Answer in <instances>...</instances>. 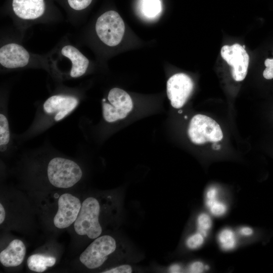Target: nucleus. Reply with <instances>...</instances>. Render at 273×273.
I'll return each mask as SVG.
<instances>
[{
  "label": "nucleus",
  "instance_id": "1",
  "mask_svg": "<svg viewBox=\"0 0 273 273\" xmlns=\"http://www.w3.org/2000/svg\"><path fill=\"white\" fill-rule=\"evenodd\" d=\"M47 176L49 182L58 188H69L81 178L82 171L75 161L60 157L52 158L47 167Z\"/></svg>",
  "mask_w": 273,
  "mask_h": 273
},
{
  "label": "nucleus",
  "instance_id": "2",
  "mask_svg": "<svg viewBox=\"0 0 273 273\" xmlns=\"http://www.w3.org/2000/svg\"><path fill=\"white\" fill-rule=\"evenodd\" d=\"M100 206L94 197L86 198L81 204L78 216L74 222L75 232L80 236H86L95 239L102 234V229L99 221Z\"/></svg>",
  "mask_w": 273,
  "mask_h": 273
},
{
  "label": "nucleus",
  "instance_id": "3",
  "mask_svg": "<svg viewBox=\"0 0 273 273\" xmlns=\"http://www.w3.org/2000/svg\"><path fill=\"white\" fill-rule=\"evenodd\" d=\"M95 28L98 36L104 43L109 47H114L121 42L125 25L119 14L115 11L110 10L98 18Z\"/></svg>",
  "mask_w": 273,
  "mask_h": 273
},
{
  "label": "nucleus",
  "instance_id": "4",
  "mask_svg": "<svg viewBox=\"0 0 273 273\" xmlns=\"http://www.w3.org/2000/svg\"><path fill=\"white\" fill-rule=\"evenodd\" d=\"M188 135L191 142L197 145L215 143L223 138L219 125L214 119L202 114L196 115L191 119Z\"/></svg>",
  "mask_w": 273,
  "mask_h": 273
},
{
  "label": "nucleus",
  "instance_id": "5",
  "mask_svg": "<svg viewBox=\"0 0 273 273\" xmlns=\"http://www.w3.org/2000/svg\"><path fill=\"white\" fill-rule=\"evenodd\" d=\"M115 239L109 235L99 237L80 254L79 260L89 269L100 267L116 249Z\"/></svg>",
  "mask_w": 273,
  "mask_h": 273
},
{
  "label": "nucleus",
  "instance_id": "6",
  "mask_svg": "<svg viewBox=\"0 0 273 273\" xmlns=\"http://www.w3.org/2000/svg\"><path fill=\"white\" fill-rule=\"evenodd\" d=\"M108 103H103V115L108 122H113L124 118L131 111L132 100L124 90L117 87L112 88L108 95Z\"/></svg>",
  "mask_w": 273,
  "mask_h": 273
},
{
  "label": "nucleus",
  "instance_id": "7",
  "mask_svg": "<svg viewBox=\"0 0 273 273\" xmlns=\"http://www.w3.org/2000/svg\"><path fill=\"white\" fill-rule=\"evenodd\" d=\"M220 54L222 58L232 67L231 73L234 79L241 81L244 79L249 65V57L242 46L235 43L222 47Z\"/></svg>",
  "mask_w": 273,
  "mask_h": 273
},
{
  "label": "nucleus",
  "instance_id": "8",
  "mask_svg": "<svg viewBox=\"0 0 273 273\" xmlns=\"http://www.w3.org/2000/svg\"><path fill=\"white\" fill-rule=\"evenodd\" d=\"M194 87L192 79L183 73L171 76L167 82V94L171 106L180 108L186 103Z\"/></svg>",
  "mask_w": 273,
  "mask_h": 273
},
{
  "label": "nucleus",
  "instance_id": "9",
  "mask_svg": "<svg viewBox=\"0 0 273 273\" xmlns=\"http://www.w3.org/2000/svg\"><path fill=\"white\" fill-rule=\"evenodd\" d=\"M81 204L79 199L72 194L61 195L58 201V211L53 219L55 226L61 229L70 226L76 220Z\"/></svg>",
  "mask_w": 273,
  "mask_h": 273
},
{
  "label": "nucleus",
  "instance_id": "10",
  "mask_svg": "<svg viewBox=\"0 0 273 273\" xmlns=\"http://www.w3.org/2000/svg\"><path fill=\"white\" fill-rule=\"evenodd\" d=\"M30 58L29 52L18 43H9L0 49V64L6 68L25 67L29 63Z\"/></svg>",
  "mask_w": 273,
  "mask_h": 273
},
{
  "label": "nucleus",
  "instance_id": "11",
  "mask_svg": "<svg viewBox=\"0 0 273 273\" xmlns=\"http://www.w3.org/2000/svg\"><path fill=\"white\" fill-rule=\"evenodd\" d=\"M78 99L73 96L57 95L47 99L43 104L44 111L54 115V119L59 121L64 118L77 106Z\"/></svg>",
  "mask_w": 273,
  "mask_h": 273
},
{
  "label": "nucleus",
  "instance_id": "12",
  "mask_svg": "<svg viewBox=\"0 0 273 273\" xmlns=\"http://www.w3.org/2000/svg\"><path fill=\"white\" fill-rule=\"evenodd\" d=\"M12 8L15 15L26 20L41 17L45 12L44 0H13Z\"/></svg>",
  "mask_w": 273,
  "mask_h": 273
},
{
  "label": "nucleus",
  "instance_id": "13",
  "mask_svg": "<svg viewBox=\"0 0 273 273\" xmlns=\"http://www.w3.org/2000/svg\"><path fill=\"white\" fill-rule=\"evenodd\" d=\"M26 247L20 240H12L0 253V262L6 267H15L21 264L26 254Z\"/></svg>",
  "mask_w": 273,
  "mask_h": 273
},
{
  "label": "nucleus",
  "instance_id": "14",
  "mask_svg": "<svg viewBox=\"0 0 273 273\" xmlns=\"http://www.w3.org/2000/svg\"><path fill=\"white\" fill-rule=\"evenodd\" d=\"M61 52L63 56L71 62L70 72L71 77H79L86 72L89 65V60L77 48L71 45H66L62 48Z\"/></svg>",
  "mask_w": 273,
  "mask_h": 273
},
{
  "label": "nucleus",
  "instance_id": "15",
  "mask_svg": "<svg viewBox=\"0 0 273 273\" xmlns=\"http://www.w3.org/2000/svg\"><path fill=\"white\" fill-rule=\"evenodd\" d=\"M56 258L42 254H35L30 256L27 260V264L32 271L42 272L48 267L53 266L56 263Z\"/></svg>",
  "mask_w": 273,
  "mask_h": 273
},
{
  "label": "nucleus",
  "instance_id": "16",
  "mask_svg": "<svg viewBox=\"0 0 273 273\" xmlns=\"http://www.w3.org/2000/svg\"><path fill=\"white\" fill-rule=\"evenodd\" d=\"M218 241L222 249L226 251L234 249L237 243L234 232L228 228L223 229L219 233Z\"/></svg>",
  "mask_w": 273,
  "mask_h": 273
},
{
  "label": "nucleus",
  "instance_id": "17",
  "mask_svg": "<svg viewBox=\"0 0 273 273\" xmlns=\"http://www.w3.org/2000/svg\"><path fill=\"white\" fill-rule=\"evenodd\" d=\"M10 140V131L8 119L3 113L0 114V151L5 152Z\"/></svg>",
  "mask_w": 273,
  "mask_h": 273
},
{
  "label": "nucleus",
  "instance_id": "18",
  "mask_svg": "<svg viewBox=\"0 0 273 273\" xmlns=\"http://www.w3.org/2000/svg\"><path fill=\"white\" fill-rule=\"evenodd\" d=\"M142 10L144 15L148 17H155L161 12V2L160 0H143Z\"/></svg>",
  "mask_w": 273,
  "mask_h": 273
},
{
  "label": "nucleus",
  "instance_id": "19",
  "mask_svg": "<svg viewBox=\"0 0 273 273\" xmlns=\"http://www.w3.org/2000/svg\"><path fill=\"white\" fill-rule=\"evenodd\" d=\"M197 226L198 232L205 237L212 226V220L210 216L204 213L200 214L197 218Z\"/></svg>",
  "mask_w": 273,
  "mask_h": 273
},
{
  "label": "nucleus",
  "instance_id": "20",
  "mask_svg": "<svg viewBox=\"0 0 273 273\" xmlns=\"http://www.w3.org/2000/svg\"><path fill=\"white\" fill-rule=\"evenodd\" d=\"M206 204L211 213L216 216L223 215L226 211V206L225 204L217 200V198L206 201Z\"/></svg>",
  "mask_w": 273,
  "mask_h": 273
},
{
  "label": "nucleus",
  "instance_id": "21",
  "mask_svg": "<svg viewBox=\"0 0 273 273\" xmlns=\"http://www.w3.org/2000/svg\"><path fill=\"white\" fill-rule=\"evenodd\" d=\"M204 236L198 232L191 236L187 241V246L192 249L200 247L204 242Z\"/></svg>",
  "mask_w": 273,
  "mask_h": 273
},
{
  "label": "nucleus",
  "instance_id": "22",
  "mask_svg": "<svg viewBox=\"0 0 273 273\" xmlns=\"http://www.w3.org/2000/svg\"><path fill=\"white\" fill-rule=\"evenodd\" d=\"M70 7L73 10L80 11L86 8L92 0H67Z\"/></svg>",
  "mask_w": 273,
  "mask_h": 273
},
{
  "label": "nucleus",
  "instance_id": "23",
  "mask_svg": "<svg viewBox=\"0 0 273 273\" xmlns=\"http://www.w3.org/2000/svg\"><path fill=\"white\" fill-rule=\"evenodd\" d=\"M266 67L263 71V76L267 79L273 78V59H266L264 61Z\"/></svg>",
  "mask_w": 273,
  "mask_h": 273
},
{
  "label": "nucleus",
  "instance_id": "24",
  "mask_svg": "<svg viewBox=\"0 0 273 273\" xmlns=\"http://www.w3.org/2000/svg\"><path fill=\"white\" fill-rule=\"evenodd\" d=\"M132 268L129 265H122L103 271L104 273H130Z\"/></svg>",
  "mask_w": 273,
  "mask_h": 273
},
{
  "label": "nucleus",
  "instance_id": "25",
  "mask_svg": "<svg viewBox=\"0 0 273 273\" xmlns=\"http://www.w3.org/2000/svg\"><path fill=\"white\" fill-rule=\"evenodd\" d=\"M205 266H204L202 262L200 261H196L192 263L189 269V271L190 272L198 273L202 272Z\"/></svg>",
  "mask_w": 273,
  "mask_h": 273
},
{
  "label": "nucleus",
  "instance_id": "26",
  "mask_svg": "<svg viewBox=\"0 0 273 273\" xmlns=\"http://www.w3.org/2000/svg\"><path fill=\"white\" fill-rule=\"evenodd\" d=\"M218 190L214 187L210 188L206 193V201H211L217 198Z\"/></svg>",
  "mask_w": 273,
  "mask_h": 273
},
{
  "label": "nucleus",
  "instance_id": "27",
  "mask_svg": "<svg viewBox=\"0 0 273 273\" xmlns=\"http://www.w3.org/2000/svg\"><path fill=\"white\" fill-rule=\"evenodd\" d=\"M240 232L243 236H249L252 234L253 231L250 228L245 226L242 228L240 230Z\"/></svg>",
  "mask_w": 273,
  "mask_h": 273
},
{
  "label": "nucleus",
  "instance_id": "28",
  "mask_svg": "<svg viewBox=\"0 0 273 273\" xmlns=\"http://www.w3.org/2000/svg\"><path fill=\"white\" fill-rule=\"evenodd\" d=\"M6 217L5 209L2 203H0V224H2Z\"/></svg>",
  "mask_w": 273,
  "mask_h": 273
},
{
  "label": "nucleus",
  "instance_id": "29",
  "mask_svg": "<svg viewBox=\"0 0 273 273\" xmlns=\"http://www.w3.org/2000/svg\"><path fill=\"white\" fill-rule=\"evenodd\" d=\"M169 270L171 272H179L180 267L177 264H174L170 267Z\"/></svg>",
  "mask_w": 273,
  "mask_h": 273
},
{
  "label": "nucleus",
  "instance_id": "30",
  "mask_svg": "<svg viewBox=\"0 0 273 273\" xmlns=\"http://www.w3.org/2000/svg\"><path fill=\"white\" fill-rule=\"evenodd\" d=\"M242 47H243V48H244V49L245 48V45L242 46Z\"/></svg>",
  "mask_w": 273,
  "mask_h": 273
}]
</instances>
